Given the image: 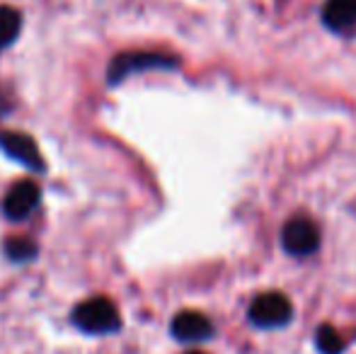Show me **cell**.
I'll return each instance as SVG.
<instances>
[{"instance_id":"5b68a950","label":"cell","mask_w":356,"mask_h":354,"mask_svg":"<svg viewBox=\"0 0 356 354\" xmlns=\"http://www.w3.org/2000/svg\"><path fill=\"white\" fill-rule=\"evenodd\" d=\"M39 199H42L39 184L32 182V179H22L8 192V197L3 202V211L10 221H22L39 207Z\"/></svg>"},{"instance_id":"7c38bea8","label":"cell","mask_w":356,"mask_h":354,"mask_svg":"<svg viewBox=\"0 0 356 354\" xmlns=\"http://www.w3.org/2000/svg\"><path fill=\"white\" fill-rule=\"evenodd\" d=\"M189 354H202V352H189Z\"/></svg>"},{"instance_id":"8fae6325","label":"cell","mask_w":356,"mask_h":354,"mask_svg":"<svg viewBox=\"0 0 356 354\" xmlns=\"http://www.w3.org/2000/svg\"><path fill=\"white\" fill-rule=\"evenodd\" d=\"M5 252H8L10 260L27 262V260H32V257L37 255V246H34V243H29L27 238H10V241L5 243Z\"/></svg>"},{"instance_id":"6da1fadb","label":"cell","mask_w":356,"mask_h":354,"mask_svg":"<svg viewBox=\"0 0 356 354\" xmlns=\"http://www.w3.org/2000/svg\"><path fill=\"white\" fill-rule=\"evenodd\" d=\"M73 323L88 335H107V332H117L122 325L119 311L109 298L95 296L88 301L78 303L73 311Z\"/></svg>"},{"instance_id":"8992f818","label":"cell","mask_w":356,"mask_h":354,"mask_svg":"<svg viewBox=\"0 0 356 354\" xmlns=\"http://www.w3.org/2000/svg\"><path fill=\"white\" fill-rule=\"evenodd\" d=\"M0 148H3L13 161L22 163V166L32 168V170H37V172H44L42 153H39L34 138H29L27 134H19V131L3 134V136H0Z\"/></svg>"},{"instance_id":"52a82bcc","label":"cell","mask_w":356,"mask_h":354,"mask_svg":"<svg viewBox=\"0 0 356 354\" xmlns=\"http://www.w3.org/2000/svg\"><path fill=\"white\" fill-rule=\"evenodd\" d=\"M170 330L179 342H204L213 337V323L199 311H182L175 316Z\"/></svg>"},{"instance_id":"30bf717a","label":"cell","mask_w":356,"mask_h":354,"mask_svg":"<svg viewBox=\"0 0 356 354\" xmlns=\"http://www.w3.org/2000/svg\"><path fill=\"white\" fill-rule=\"evenodd\" d=\"M315 345H318L320 354H342L344 340L332 325H320L315 332Z\"/></svg>"},{"instance_id":"ba28073f","label":"cell","mask_w":356,"mask_h":354,"mask_svg":"<svg viewBox=\"0 0 356 354\" xmlns=\"http://www.w3.org/2000/svg\"><path fill=\"white\" fill-rule=\"evenodd\" d=\"M323 22L337 34L356 29V0H327L323 8Z\"/></svg>"},{"instance_id":"277c9868","label":"cell","mask_w":356,"mask_h":354,"mask_svg":"<svg viewBox=\"0 0 356 354\" xmlns=\"http://www.w3.org/2000/svg\"><path fill=\"white\" fill-rule=\"evenodd\" d=\"M282 246L291 257H308L320 248V228L313 218L293 216L282 231Z\"/></svg>"},{"instance_id":"9c48e42d","label":"cell","mask_w":356,"mask_h":354,"mask_svg":"<svg viewBox=\"0 0 356 354\" xmlns=\"http://www.w3.org/2000/svg\"><path fill=\"white\" fill-rule=\"evenodd\" d=\"M19 29H22V13L13 5H0V51H5L19 37Z\"/></svg>"},{"instance_id":"7a4b0ae2","label":"cell","mask_w":356,"mask_h":354,"mask_svg":"<svg viewBox=\"0 0 356 354\" xmlns=\"http://www.w3.org/2000/svg\"><path fill=\"white\" fill-rule=\"evenodd\" d=\"M179 61L175 56H165V54H148V51H131V54H119L112 58L107 68V83L109 86H119L124 78L138 71H153V68H177Z\"/></svg>"},{"instance_id":"3957f363","label":"cell","mask_w":356,"mask_h":354,"mask_svg":"<svg viewBox=\"0 0 356 354\" xmlns=\"http://www.w3.org/2000/svg\"><path fill=\"white\" fill-rule=\"evenodd\" d=\"M252 325L262 328V330H277V328H284L291 323L293 318V306L291 301L279 291H267L259 293L252 303H250L248 311Z\"/></svg>"}]
</instances>
